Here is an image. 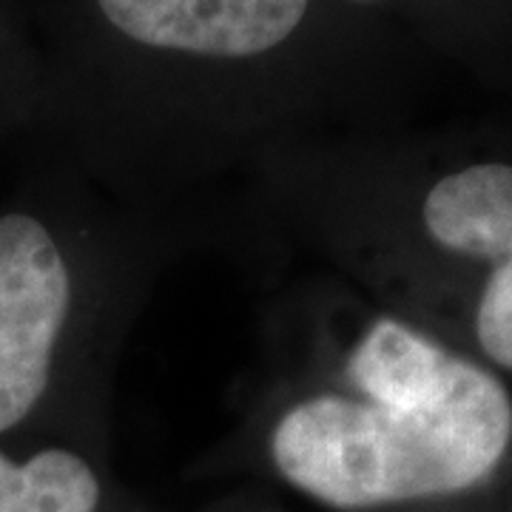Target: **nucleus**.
<instances>
[{"mask_svg": "<svg viewBox=\"0 0 512 512\" xmlns=\"http://www.w3.org/2000/svg\"><path fill=\"white\" fill-rule=\"evenodd\" d=\"M510 450V390L478 362L424 402L316 396L293 407L271 436L276 473L336 512L470 498L493 484Z\"/></svg>", "mask_w": 512, "mask_h": 512, "instance_id": "obj_1", "label": "nucleus"}, {"mask_svg": "<svg viewBox=\"0 0 512 512\" xmlns=\"http://www.w3.org/2000/svg\"><path fill=\"white\" fill-rule=\"evenodd\" d=\"M72 299L55 239L32 217L0 220V433L43 396Z\"/></svg>", "mask_w": 512, "mask_h": 512, "instance_id": "obj_2", "label": "nucleus"}, {"mask_svg": "<svg viewBox=\"0 0 512 512\" xmlns=\"http://www.w3.org/2000/svg\"><path fill=\"white\" fill-rule=\"evenodd\" d=\"M427 237L484 268L476 342L495 367L512 370V163L484 160L444 174L421 202Z\"/></svg>", "mask_w": 512, "mask_h": 512, "instance_id": "obj_3", "label": "nucleus"}, {"mask_svg": "<svg viewBox=\"0 0 512 512\" xmlns=\"http://www.w3.org/2000/svg\"><path fill=\"white\" fill-rule=\"evenodd\" d=\"M131 40L202 57H254L279 46L308 0H97Z\"/></svg>", "mask_w": 512, "mask_h": 512, "instance_id": "obj_4", "label": "nucleus"}, {"mask_svg": "<svg viewBox=\"0 0 512 512\" xmlns=\"http://www.w3.org/2000/svg\"><path fill=\"white\" fill-rule=\"evenodd\" d=\"M106 490L72 450H40L26 461L0 453V512H103Z\"/></svg>", "mask_w": 512, "mask_h": 512, "instance_id": "obj_5", "label": "nucleus"}, {"mask_svg": "<svg viewBox=\"0 0 512 512\" xmlns=\"http://www.w3.org/2000/svg\"><path fill=\"white\" fill-rule=\"evenodd\" d=\"M356 3H373V0H356Z\"/></svg>", "mask_w": 512, "mask_h": 512, "instance_id": "obj_6", "label": "nucleus"}]
</instances>
